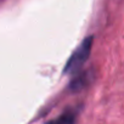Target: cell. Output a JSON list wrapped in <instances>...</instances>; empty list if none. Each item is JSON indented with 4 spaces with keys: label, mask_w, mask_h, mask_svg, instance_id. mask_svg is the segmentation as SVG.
<instances>
[{
    "label": "cell",
    "mask_w": 124,
    "mask_h": 124,
    "mask_svg": "<svg viewBox=\"0 0 124 124\" xmlns=\"http://www.w3.org/2000/svg\"><path fill=\"white\" fill-rule=\"evenodd\" d=\"M93 46V37H88L83 40V43L77 47V50L72 54L68 62L65 66V73H74L86 62Z\"/></svg>",
    "instance_id": "1"
},
{
    "label": "cell",
    "mask_w": 124,
    "mask_h": 124,
    "mask_svg": "<svg viewBox=\"0 0 124 124\" xmlns=\"http://www.w3.org/2000/svg\"><path fill=\"white\" fill-rule=\"evenodd\" d=\"M76 119H77L76 112L68 109L65 113H62L60 117L47 122L46 124H76Z\"/></svg>",
    "instance_id": "2"
},
{
    "label": "cell",
    "mask_w": 124,
    "mask_h": 124,
    "mask_svg": "<svg viewBox=\"0 0 124 124\" xmlns=\"http://www.w3.org/2000/svg\"><path fill=\"white\" fill-rule=\"evenodd\" d=\"M89 80H90L89 73H88V72H84V73H82L80 76H78L76 79H73V80L71 82L70 88H71L73 91H78V90L85 88V86L88 85V82H89Z\"/></svg>",
    "instance_id": "3"
}]
</instances>
